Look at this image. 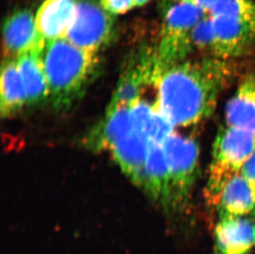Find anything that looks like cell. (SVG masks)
I'll return each instance as SVG.
<instances>
[{
	"label": "cell",
	"instance_id": "6da1fadb",
	"mask_svg": "<svg viewBox=\"0 0 255 254\" xmlns=\"http://www.w3.org/2000/svg\"><path fill=\"white\" fill-rule=\"evenodd\" d=\"M232 77L227 60L214 56L176 63L157 79L156 104L174 127L195 125L213 114L220 94Z\"/></svg>",
	"mask_w": 255,
	"mask_h": 254
},
{
	"label": "cell",
	"instance_id": "7a4b0ae2",
	"mask_svg": "<svg viewBox=\"0 0 255 254\" xmlns=\"http://www.w3.org/2000/svg\"><path fill=\"white\" fill-rule=\"evenodd\" d=\"M96 54L75 46L66 38L45 41L41 60L54 108L65 110L84 94L96 71Z\"/></svg>",
	"mask_w": 255,
	"mask_h": 254
},
{
	"label": "cell",
	"instance_id": "3957f363",
	"mask_svg": "<svg viewBox=\"0 0 255 254\" xmlns=\"http://www.w3.org/2000/svg\"><path fill=\"white\" fill-rule=\"evenodd\" d=\"M206 14L207 12L193 5L175 0L165 7L156 50L162 70L185 60L193 48V28Z\"/></svg>",
	"mask_w": 255,
	"mask_h": 254
},
{
	"label": "cell",
	"instance_id": "277c9868",
	"mask_svg": "<svg viewBox=\"0 0 255 254\" xmlns=\"http://www.w3.org/2000/svg\"><path fill=\"white\" fill-rule=\"evenodd\" d=\"M255 152V134L236 127H222L212 144V161L207 184L221 187L241 172Z\"/></svg>",
	"mask_w": 255,
	"mask_h": 254
},
{
	"label": "cell",
	"instance_id": "5b68a950",
	"mask_svg": "<svg viewBox=\"0 0 255 254\" xmlns=\"http://www.w3.org/2000/svg\"><path fill=\"white\" fill-rule=\"evenodd\" d=\"M170 174L171 210L185 205L198 173L199 146L190 137L173 133L163 144Z\"/></svg>",
	"mask_w": 255,
	"mask_h": 254
},
{
	"label": "cell",
	"instance_id": "8992f818",
	"mask_svg": "<svg viewBox=\"0 0 255 254\" xmlns=\"http://www.w3.org/2000/svg\"><path fill=\"white\" fill-rule=\"evenodd\" d=\"M114 17L96 0H76L75 17L65 38L86 51L97 53L111 41Z\"/></svg>",
	"mask_w": 255,
	"mask_h": 254
},
{
	"label": "cell",
	"instance_id": "52a82bcc",
	"mask_svg": "<svg viewBox=\"0 0 255 254\" xmlns=\"http://www.w3.org/2000/svg\"><path fill=\"white\" fill-rule=\"evenodd\" d=\"M160 72L156 50L141 49L129 60L121 75L108 109L120 107L130 108L140 99L146 87L155 85Z\"/></svg>",
	"mask_w": 255,
	"mask_h": 254
},
{
	"label": "cell",
	"instance_id": "ba28073f",
	"mask_svg": "<svg viewBox=\"0 0 255 254\" xmlns=\"http://www.w3.org/2000/svg\"><path fill=\"white\" fill-rule=\"evenodd\" d=\"M213 26L212 56L238 57L255 44V21L230 16H211Z\"/></svg>",
	"mask_w": 255,
	"mask_h": 254
},
{
	"label": "cell",
	"instance_id": "9c48e42d",
	"mask_svg": "<svg viewBox=\"0 0 255 254\" xmlns=\"http://www.w3.org/2000/svg\"><path fill=\"white\" fill-rule=\"evenodd\" d=\"M220 220L227 218H255V190L241 175H234L223 186L212 203Z\"/></svg>",
	"mask_w": 255,
	"mask_h": 254
},
{
	"label": "cell",
	"instance_id": "30bf717a",
	"mask_svg": "<svg viewBox=\"0 0 255 254\" xmlns=\"http://www.w3.org/2000/svg\"><path fill=\"white\" fill-rule=\"evenodd\" d=\"M3 48L7 56L38 48L46 40L40 35L36 25V17L27 9L17 10L10 15L3 25Z\"/></svg>",
	"mask_w": 255,
	"mask_h": 254
},
{
	"label": "cell",
	"instance_id": "8fae6325",
	"mask_svg": "<svg viewBox=\"0 0 255 254\" xmlns=\"http://www.w3.org/2000/svg\"><path fill=\"white\" fill-rule=\"evenodd\" d=\"M149 149V138L133 128L111 148L114 160L123 173L140 187Z\"/></svg>",
	"mask_w": 255,
	"mask_h": 254
},
{
	"label": "cell",
	"instance_id": "7c38bea8",
	"mask_svg": "<svg viewBox=\"0 0 255 254\" xmlns=\"http://www.w3.org/2000/svg\"><path fill=\"white\" fill-rule=\"evenodd\" d=\"M255 250L254 219L220 220L215 229L216 254H250Z\"/></svg>",
	"mask_w": 255,
	"mask_h": 254
},
{
	"label": "cell",
	"instance_id": "4fadbf2b",
	"mask_svg": "<svg viewBox=\"0 0 255 254\" xmlns=\"http://www.w3.org/2000/svg\"><path fill=\"white\" fill-rule=\"evenodd\" d=\"M140 187L153 201L165 209H170V174L161 144L149 141V153Z\"/></svg>",
	"mask_w": 255,
	"mask_h": 254
},
{
	"label": "cell",
	"instance_id": "5bb4252c",
	"mask_svg": "<svg viewBox=\"0 0 255 254\" xmlns=\"http://www.w3.org/2000/svg\"><path fill=\"white\" fill-rule=\"evenodd\" d=\"M131 129L130 109L128 107L107 109L104 120L89 132L84 143L86 148L94 151L111 149L118 139Z\"/></svg>",
	"mask_w": 255,
	"mask_h": 254
},
{
	"label": "cell",
	"instance_id": "9a60e30c",
	"mask_svg": "<svg viewBox=\"0 0 255 254\" xmlns=\"http://www.w3.org/2000/svg\"><path fill=\"white\" fill-rule=\"evenodd\" d=\"M76 11V0H45L36 15L39 33L46 41L65 38Z\"/></svg>",
	"mask_w": 255,
	"mask_h": 254
},
{
	"label": "cell",
	"instance_id": "2e32d148",
	"mask_svg": "<svg viewBox=\"0 0 255 254\" xmlns=\"http://www.w3.org/2000/svg\"><path fill=\"white\" fill-rule=\"evenodd\" d=\"M43 45L17 57V67L27 94V105L30 107L41 105L50 99L48 82L41 56Z\"/></svg>",
	"mask_w": 255,
	"mask_h": 254
},
{
	"label": "cell",
	"instance_id": "e0dca14e",
	"mask_svg": "<svg viewBox=\"0 0 255 254\" xmlns=\"http://www.w3.org/2000/svg\"><path fill=\"white\" fill-rule=\"evenodd\" d=\"M227 126L255 134V76L244 80L226 108Z\"/></svg>",
	"mask_w": 255,
	"mask_h": 254
},
{
	"label": "cell",
	"instance_id": "ac0fdd59",
	"mask_svg": "<svg viewBox=\"0 0 255 254\" xmlns=\"http://www.w3.org/2000/svg\"><path fill=\"white\" fill-rule=\"evenodd\" d=\"M0 83V111L2 117L8 118L27 105V94L17 60L7 59L2 62Z\"/></svg>",
	"mask_w": 255,
	"mask_h": 254
},
{
	"label": "cell",
	"instance_id": "d6986e66",
	"mask_svg": "<svg viewBox=\"0 0 255 254\" xmlns=\"http://www.w3.org/2000/svg\"><path fill=\"white\" fill-rule=\"evenodd\" d=\"M209 14L255 21V2L253 0H217Z\"/></svg>",
	"mask_w": 255,
	"mask_h": 254
},
{
	"label": "cell",
	"instance_id": "ffe728a7",
	"mask_svg": "<svg viewBox=\"0 0 255 254\" xmlns=\"http://www.w3.org/2000/svg\"><path fill=\"white\" fill-rule=\"evenodd\" d=\"M174 126L169 118L159 109L156 103L154 104V110L148 130L149 141L163 145L171 134H173Z\"/></svg>",
	"mask_w": 255,
	"mask_h": 254
},
{
	"label": "cell",
	"instance_id": "44dd1931",
	"mask_svg": "<svg viewBox=\"0 0 255 254\" xmlns=\"http://www.w3.org/2000/svg\"><path fill=\"white\" fill-rule=\"evenodd\" d=\"M129 109L133 129L148 137V130L154 110V105H149V103L144 100L139 99L133 103Z\"/></svg>",
	"mask_w": 255,
	"mask_h": 254
},
{
	"label": "cell",
	"instance_id": "7402d4cb",
	"mask_svg": "<svg viewBox=\"0 0 255 254\" xmlns=\"http://www.w3.org/2000/svg\"><path fill=\"white\" fill-rule=\"evenodd\" d=\"M193 48L212 52L213 42V26L211 15H205L196 24L192 34Z\"/></svg>",
	"mask_w": 255,
	"mask_h": 254
},
{
	"label": "cell",
	"instance_id": "603a6c76",
	"mask_svg": "<svg viewBox=\"0 0 255 254\" xmlns=\"http://www.w3.org/2000/svg\"><path fill=\"white\" fill-rule=\"evenodd\" d=\"M104 9L113 15L123 14L135 7V0H101Z\"/></svg>",
	"mask_w": 255,
	"mask_h": 254
},
{
	"label": "cell",
	"instance_id": "cb8c5ba5",
	"mask_svg": "<svg viewBox=\"0 0 255 254\" xmlns=\"http://www.w3.org/2000/svg\"><path fill=\"white\" fill-rule=\"evenodd\" d=\"M240 173L255 190V152L242 166Z\"/></svg>",
	"mask_w": 255,
	"mask_h": 254
},
{
	"label": "cell",
	"instance_id": "d4e9b609",
	"mask_svg": "<svg viewBox=\"0 0 255 254\" xmlns=\"http://www.w3.org/2000/svg\"><path fill=\"white\" fill-rule=\"evenodd\" d=\"M179 2H187L189 4L193 5L195 7H198L200 9L203 10L204 12L209 14L211 10L214 6L217 0H175Z\"/></svg>",
	"mask_w": 255,
	"mask_h": 254
},
{
	"label": "cell",
	"instance_id": "484cf974",
	"mask_svg": "<svg viewBox=\"0 0 255 254\" xmlns=\"http://www.w3.org/2000/svg\"><path fill=\"white\" fill-rule=\"evenodd\" d=\"M149 0H135V6H142L149 2Z\"/></svg>",
	"mask_w": 255,
	"mask_h": 254
}]
</instances>
